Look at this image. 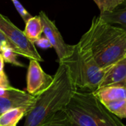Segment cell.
<instances>
[{"mask_svg":"<svg viewBox=\"0 0 126 126\" xmlns=\"http://www.w3.org/2000/svg\"><path fill=\"white\" fill-rule=\"evenodd\" d=\"M78 44L103 70L126 57V30L106 22L100 16L93 19L89 29Z\"/></svg>","mask_w":126,"mask_h":126,"instance_id":"6da1fadb","label":"cell"},{"mask_svg":"<svg viewBox=\"0 0 126 126\" xmlns=\"http://www.w3.org/2000/svg\"><path fill=\"white\" fill-rule=\"evenodd\" d=\"M50 86L35 97L34 105L27 114L24 126H39L63 111L77 90L67 67L59 63Z\"/></svg>","mask_w":126,"mask_h":126,"instance_id":"7a4b0ae2","label":"cell"},{"mask_svg":"<svg viewBox=\"0 0 126 126\" xmlns=\"http://www.w3.org/2000/svg\"><path fill=\"white\" fill-rule=\"evenodd\" d=\"M63 111L70 126H126L91 91L77 89Z\"/></svg>","mask_w":126,"mask_h":126,"instance_id":"3957f363","label":"cell"},{"mask_svg":"<svg viewBox=\"0 0 126 126\" xmlns=\"http://www.w3.org/2000/svg\"><path fill=\"white\" fill-rule=\"evenodd\" d=\"M64 64L70 74L76 88L94 92L96 91L106 71L100 68L91 54L78 44L74 45L72 53L59 62Z\"/></svg>","mask_w":126,"mask_h":126,"instance_id":"277c9868","label":"cell"},{"mask_svg":"<svg viewBox=\"0 0 126 126\" xmlns=\"http://www.w3.org/2000/svg\"><path fill=\"white\" fill-rule=\"evenodd\" d=\"M0 30L8 39L12 48L18 54L42 62L43 59L38 52L34 43L31 42L25 36L24 31L18 29L6 16L0 13Z\"/></svg>","mask_w":126,"mask_h":126,"instance_id":"5b68a950","label":"cell"},{"mask_svg":"<svg viewBox=\"0 0 126 126\" xmlns=\"http://www.w3.org/2000/svg\"><path fill=\"white\" fill-rule=\"evenodd\" d=\"M43 25V33L50 42L57 53L58 62L68 57L72 52L74 45H67L56 27L55 22L52 21L44 11H41L38 16Z\"/></svg>","mask_w":126,"mask_h":126,"instance_id":"8992f818","label":"cell"},{"mask_svg":"<svg viewBox=\"0 0 126 126\" xmlns=\"http://www.w3.org/2000/svg\"><path fill=\"white\" fill-rule=\"evenodd\" d=\"M54 77L47 74L39 64V62L30 59L27 73V91L29 94L37 97L47 89Z\"/></svg>","mask_w":126,"mask_h":126,"instance_id":"52a82bcc","label":"cell"},{"mask_svg":"<svg viewBox=\"0 0 126 126\" xmlns=\"http://www.w3.org/2000/svg\"><path fill=\"white\" fill-rule=\"evenodd\" d=\"M111 86L126 87V57L109 68L98 88Z\"/></svg>","mask_w":126,"mask_h":126,"instance_id":"ba28073f","label":"cell"},{"mask_svg":"<svg viewBox=\"0 0 126 126\" xmlns=\"http://www.w3.org/2000/svg\"><path fill=\"white\" fill-rule=\"evenodd\" d=\"M35 97L21 91L19 94L12 97H0V114L4 111L19 107L30 108L34 105Z\"/></svg>","mask_w":126,"mask_h":126,"instance_id":"9c48e42d","label":"cell"},{"mask_svg":"<svg viewBox=\"0 0 126 126\" xmlns=\"http://www.w3.org/2000/svg\"><path fill=\"white\" fill-rule=\"evenodd\" d=\"M93 94L105 105L119 100H126V87H105L98 88Z\"/></svg>","mask_w":126,"mask_h":126,"instance_id":"30bf717a","label":"cell"},{"mask_svg":"<svg viewBox=\"0 0 126 126\" xmlns=\"http://www.w3.org/2000/svg\"><path fill=\"white\" fill-rule=\"evenodd\" d=\"M31 108L19 107L9 109L0 114V126H16Z\"/></svg>","mask_w":126,"mask_h":126,"instance_id":"8fae6325","label":"cell"},{"mask_svg":"<svg viewBox=\"0 0 126 126\" xmlns=\"http://www.w3.org/2000/svg\"><path fill=\"white\" fill-rule=\"evenodd\" d=\"M24 33L27 38L32 43L41 37L43 33V25L39 16H32L27 22Z\"/></svg>","mask_w":126,"mask_h":126,"instance_id":"7c38bea8","label":"cell"},{"mask_svg":"<svg viewBox=\"0 0 126 126\" xmlns=\"http://www.w3.org/2000/svg\"><path fill=\"white\" fill-rule=\"evenodd\" d=\"M100 17L110 25H119V27L126 30V6L121 9L114 10L113 12L101 13Z\"/></svg>","mask_w":126,"mask_h":126,"instance_id":"4fadbf2b","label":"cell"},{"mask_svg":"<svg viewBox=\"0 0 126 126\" xmlns=\"http://www.w3.org/2000/svg\"><path fill=\"white\" fill-rule=\"evenodd\" d=\"M1 53L5 62L12 64L18 67H24V65L17 59L18 54L14 51V50L10 47V45L3 44L2 45H1Z\"/></svg>","mask_w":126,"mask_h":126,"instance_id":"5bb4252c","label":"cell"},{"mask_svg":"<svg viewBox=\"0 0 126 126\" xmlns=\"http://www.w3.org/2000/svg\"><path fill=\"white\" fill-rule=\"evenodd\" d=\"M105 105L118 118H126V100H119L108 102Z\"/></svg>","mask_w":126,"mask_h":126,"instance_id":"9a60e30c","label":"cell"},{"mask_svg":"<svg viewBox=\"0 0 126 126\" xmlns=\"http://www.w3.org/2000/svg\"><path fill=\"white\" fill-rule=\"evenodd\" d=\"M39 126H70V124L66 114L61 111Z\"/></svg>","mask_w":126,"mask_h":126,"instance_id":"2e32d148","label":"cell"},{"mask_svg":"<svg viewBox=\"0 0 126 126\" xmlns=\"http://www.w3.org/2000/svg\"><path fill=\"white\" fill-rule=\"evenodd\" d=\"M98 6L100 14L103 13L113 12L116 7L123 3L126 0H94Z\"/></svg>","mask_w":126,"mask_h":126,"instance_id":"e0dca14e","label":"cell"},{"mask_svg":"<svg viewBox=\"0 0 126 126\" xmlns=\"http://www.w3.org/2000/svg\"><path fill=\"white\" fill-rule=\"evenodd\" d=\"M13 4H14L16 10L18 11V13H19V15L21 16V17L22 18V19L25 22V23L30 19L32 18V15L27 12V10L23 7V5L20 3V1L18 0H11Z\"/></svg>","mask_w":126,"mask_h":126,"instance_id":"ac0fdd59","label":"cell"},{"mask_svg":"<svg viewBox=\"0 0 126 126\" xmlns=\"http://www.w3.org/2000/svg\"><path fill=\"white\" fill-rule=\"evenodd\" d=\"M12 88L7 74L4 71L0 72V89H8Z\"/></svg>","mask_w":126,"mask_h":126,"instance_id":"d6986e66","label":"cell"},{"mask_svg":"<svg viewBox=\"0 0 126 126\" xmlns=\"http://www.w3.org/2000/svg\"><path fill=\"white\" fill-rule=\"evenodd\" d=\"M35 44L38 46L39 48H41L43 49H47V48H51L52 45L50 44V42H49V40L44 36V37H40L35 42Z\"/></svg>","mask_w":126,"mask_h":126,"instance_id":"ffe728a7","label":"cell"},{"mask_svg":"<svg viewBox=\"0 0 126 126\" xmlns=\"http://www.w3.org/2000/svg\"><path fill=\"white\" fill-rule=\"evenodd\" d=\"M3 44H8V45H10V44L8 39H7L6 38V36L4 35V33L0 30V45H2ZM10 47H11V45H10ZM11 48H12V47H11Z\"/></svg>","mask_w":126,"mask_h":126,"instance_id":"44dd1931","label":"cell"},{"mask_svg":"<svg viewBox=\"0 0 126 126\" xmlns=\"http://www.w3.org/2000/svg\"><path fill=\"white\" fill-rule=\"evenodd\" d=\"M4 61L1 53H0V72L4 71Z\"/></svg>","mask_w":126,"mask_h":126,"instance_id":"7402d4cb","label":"cell"},{"mask_svg":"<svg viewBox=\"0 0 126 126\" xmlns=\"http://www.w3.org/2000/svg\"><path fill=\"white\" fill-rule=\"evenodd\" d=\"M125 3H126V1H125Z\"/></svg>","mask_w":126,"mask_h":126,"instance_id":"603a6c76","label":"cell"}]
</instances>
